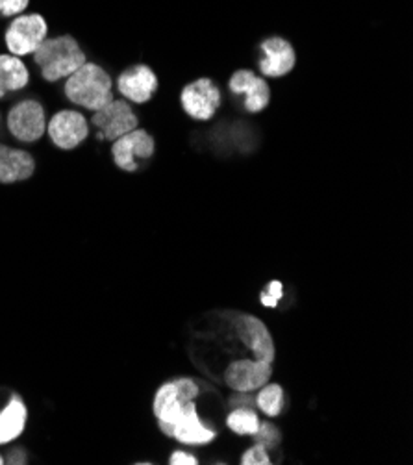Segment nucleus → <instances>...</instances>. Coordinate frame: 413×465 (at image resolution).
<instances>
[{
	"label": "nucleus",
	"mask_w": 413,
	"mask_h": 465,
	"mask_svg": "<svg viewBox=\"0 0 413 465\" xmlns=\"http://www.w3.org/2000/svg\"><path fill=\"white\" fill-rule=\"evenodd\" d=\"M47 132L58 149L73 151L87 139L89 123L80 112L62 110L49 121Z\"/></svg>",
	"instance_id": "nucleus-10"
},
{
	"label": "nucleus",
	"mask_w": 413,
	"mask_h": 465,
	"mask_svg": "<svg viewBox=\"0 0 413 465\" xmlns=\"http://www.w3.org/2000/svg\"><path fill=\"white\" fill-rule=\"evenodd\" d=\"M35 171L30 153L0 145V183H15L28 180Z\"/></svg>",
	"instance_id": "nucleus-15"
},
{
	"label": "nucleus",
	"mask_w": 413,
	"mask_h": 465,
	"mask_svg": "<svg viewBox=\"0 0 413 465\" xmlns=\"http://www.w3.org/2000/svg\"><path fill=\"white\" fill-rule=\"evenodd\" d=\"M5 463V460H3V456H0V465H3Z\"/></svg>",
	"instance_id": "nucleus-25"
},
{
	"label": "nucleus",
	"mask_w": 413,
	"mask_h": 465,
	"mask_svg": "<svg viewBox=\"0 0 413 465\" xmlns=\"http://www.w3.org/2000/svg\"><path fill=\"white\" fill-rule=\"evenodd\" d=\"M260 71L263 76L280 78L293 71L297 64V54L291 43L284 37H269L260 46Z\"/></svg>",
	"instance_id": "nucleus-11"
},
{
	"label": "nucleus",
	"mask_w": 413,
	"mask_h": 465,
	"mask_svg": "<svg viewBox=\"0 0 413 465\" xmlns=\"http://www.w3.org/2000/svg\"><path fill=\"white\" fill-rule=\"evenodd\" d=\"M91 123L95 124L99 130L101 139H106V142H115L121 135L132 132L140 124V119L133 114L132 106L126 101H112L101 110L95 112Z\"/></svg>",
	"instance_id": "nucleus-8"
},
{
	"label": "nucleus",
	"mask_w": 413,
	"mask_h": 465,
	"mask_svg": "<svg viewBox=\"0 0 413 465\" xmlns=\"http://www.w3.org/2000/svg\"><path fill=\"white\" fill-rule=\"evenodd\" d=\"M232 404H236V406H251L252 402H251L249 397H234Z\"/></svg>",
	"instance_id": "nucleus-24"
},
{
	"label": "nucleus",
	"mask_w": 413,
	"mask_h": 465,
	"mask_svg": "<svg viewBox=\"0 0 413 465\" xmlns=\"http://www.w3.org/2000/svg\"><path fill=\"white\" fill-rule=\"evenodd\" d=\"M199 386L192 379L163 384L154 397V415L162 432L182 445H208L215 430L206 427L197 410Z\"/></svg>",
	"instance_id": "nucleus-1"
},
{
	"label": "nucleus",
	"mask_w": 413,
	"mask_h": 465,
	"mask_svg": "<svg viewBox=\"0 0 413 465\" xmlns=\"http://www.w3.org/2000/svg\"><path fill=\"white\" fill-rule=\"evenodd\" d=\"M256 404L260 406V410L269 415V417H277L282 413L284 408V391L279 384H265L261 388V391L258 393Z\"/></svg>",
	"instance_id": "nucleus-19"
},
{
	"label": "nucleus",
	"mask_w": 413,
	"mask_h": 465,
	"mask_svg": "<svg viewBox=\"0 0 413 465\" xmlns=\"http://www.w3.org/2000/svg\"><path fill=\"white\" fill-rule=\"evenodd\" d=\"M8 130L23 143H34L47 132V115L37 101H21L8 114Z\"/></svg>",
	"instance_id": "nucleus-7"
},
{
	"label": "nucleus",
	"mask_w": 413,
	"mask_h": 465,
	"mask_svg": "<svg viewBox=\"0 0 413 465\" xmlns=\"http://www.w3.org/2000/svg\"><path fill=\"white\" fill-rule=\"evenodd\" d=\"M28 410L21 397L14 395L10 402L0 410V445L17 440L26 427Z\"/></svg>",
	"instance_id": "nucleus-16"
},
{
	"label": "nucleus",
	"mask_w": 413,
	"mask_h": 465,
	"mask_svg": "<svg viewBox=\"0 0 413 465\" xmlns=\"http://www.w3.org/2000/svg\"><path fill=\"white\" fill-rule=\"evenodd\" d=\"M30 5V0H0V15L3 17H17Z\"/></svg>",
	"instance_id": "nucleus-22"
},
{
	"label": "nucleus",
	"mask_w": 413,
	"mask_h": 465,
	"mask_svg": "<svg viewBox=\"0 0 413 465\" xmlns=\"http://www.w3.org/2000/svg\"><path fill=\"white\" fill-rule=\"evenodd\" d=\"M65 97L76 106L97 112L113 101L112 76L101 65L85 62L67 78Z\"/></svg>",
	"instance_id": "nucleus-2"
},
{
	"label": "nucleus",
	"mask_w": 413,
	"mask_h": 465,
	"mask_svg": "<svg viewBox=\"0 0 413 465\" xmlns=\"http://www.w3.org/2000/svg\"><path fill=\"white\" fill-rule=\"evenodd\" d=\"M30 73L26 65L14 54H0V99L12 91L26 87Z\"/></svg>",
	"instance_id": "nucleus-17"
},
{
	"label": "nucleus",
	"mask_w": 413,
	"mask_h": 465,
	"mask_svg": "<svg viewBox=\"0 0 413 465\" xmlns=\"http://www.w3.org/2000/svg\"><path fill=\"white\" fill-rule=\"evenodd\" d=\"M272 375V367L267 361L261 360H236L224 371V382L228 388L240 393H252L260 388H263Z\"/></svg>",
	"instance_id": "nucleus-9"
},
{
	"label": "nucleus",
	"mask_w": 413,
	"mask_h": 465,
	"mask_svg": "<svg viewBox=\"0 0 413 465\" xmlns=\"http://www.w3.org/2000/svg\"><path fill=\"white\" fill-rule=\"evenodd\" d=\"M183 112L197 121H210L221 106V91L210 78H199L182 89Z\"/></svg>",
	"instance_id": "nucleus-6"
},
{
	"label": "nucleus",
	"mask_w": 413,
	"mask_h": 465,
	"mask_svg": "<svg viewBox=\"0 0 413 465\" xmlns=\"http://www.w3.org/2000/svg\"><path fill=\"white\" fill-rule=\"evenodd\" d=\"M169 463H172V465H197L199 460L193 454H188L183 450H176V452H172Z\"/></svg>",
	"instance_id": "nucleus-23"
},
{
	"label": "nucleus",
	"mask_w": 413,
	"mask_h": 465,
	"mask_svg": "<svg viewBox=\"0 0 413 465\" xmlns=\"http://www.w3.org/2000/svg\"><path fill=\"white\" fill-rule=\"evenodd\" d=\"M228 85H231V91L234 95H241L245 99L243 106L251 114H258L265 110L270 103V89L267 82L261 76L254 74L252 71L241 69L234 73Z\"/></svg>",
	"instance_id": "nucleus-13"
},
{
	"label": "nucleus",
	"mask_w": 413,
	"mask_h": 465,
	"mask_svg": "<svg viewBox=\"0 0 413 465\" xmlns=\"http://www.w3.org/2000/svg\"><path fill=\"white\" fill-rule=\"evenodd\" d=\"M47 35H49V25L43 15L21 14L8 26L5 41H6L8 51L14 56L21 58V56L34 54L41 46V43L47 39Z\"/></svg>",
	"instance_id": "nucleus-4"
},
{
	"label": "nucleus",
	"mask_w": 413,
	"mask_h": 465,
	"mask_svg": "<svg viewBox=\"0 0 413 465\" xmlns=\"http://www.w3.org/2000/svg\"><path fill=\"white\" fill-rule=\"evenodd\" d=\"M241 463L243 465H269L270 463V456L267 452V449L260 443H256L252 449H249L243 456H241Z\"/></svg>",
	"instance_id": "nucleus-21"
},
{
	"label": "nucleus",
	"mask_w": 413,
	"mask_h": 465,
	"mask_svg": "<svg viewBox=\"0 0 413 465\" xmlns=\"http://www.w3.org/2000/svg\"><path fill=\"white\" fill-rule=\"evenodd\" d=\"M34 62L41 69V76L47 82L69 78L87 60L73 35H58L44 39L34 53Z\"/></svg>",
	"instance_id": "nucleus-3"
},
{
	"label": "nucleus",
	"mask_w": 413,
	"mask_h": 465,
	"mask_svg": "<svg viewBox=\"0 0 413 465\" xmlns=\"http://www.w3.org/2000/svg\"><path fill=\"white\" fill-rule=\"evenodd\" d=\"M117 87L121 95L135 104L149 103L154 93L158 91V76L156 73L143 64L128 67L117 80Z\"/></svg>",
	"instance_id": "nucleus-12"
},
{
	"label": "nucleus",
	"mask_w": 413,
	"mask_h": 465,
	"mask_svg": "<svg viewBox=\"0 0 413 465\" xmlns=\"http://www.w3.org/2000/svg\"><path fill=\"white\" fill-rule=\"evenodd\" d=\"M154 154V139L147 130L135 128L113 142L112 156L121 171L135 173L140 165Z\"/></svg>",
	"instance_id": "nucleus-5"
},
{
	"label": "nucleus",
	"mask_w": 413,
	"mask_h": 465,
	"mask_svg": "<svg viewBox=\"0 0 413 465\" xmlns=\"http://www.w3.org/2000/svg\"><path fill=\"white\" fill-rule=\"evenodd\" d=\"M228 429L240 436H254L260 429V417L251 406H238L226 420Z\"/></svg>",
	"instance_id": "nucleus-18"
},
{
	"label": "nucleus",
	"mask_w": 413,
	"mask_h": 465,
	"mask_svg": "<svg viewBox=\"0 0 413 465\" xmlns=\"http://www.w3.org/2000/svg\"><path fill=\"white\" fill-rule=\"evenodd\" d=\"M236 331L245 347L254 354L256 360L272 363L274 343L265 324L254 315H240L236 321Z\"/></svg>",
	"instance_id": "nucleus-14"
},
{
	"label": "nucleus",
	"mask_w": 413,
	"mask_h": 465,
	"mask_svg": "<svg viewBox=\"0 0 413 465\" xmlns=\"http://www.w3.org/2000/svg\"><path fill=\"white\" fill-rule=\"evenodd\" d=\"M254 436H256L258 443L263 445L265 449H267V447H269V449H274V447H277V445L280 443V440H282L279 429L274 427V425H270V423H263V425L260 423V429H258V432H256Z\"/></svg>",
	"instance_id": "nucleus-20"
}]
</instances>
